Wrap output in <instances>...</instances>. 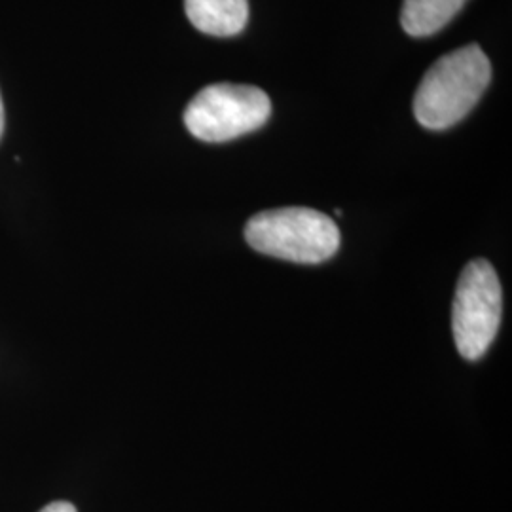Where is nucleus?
<instances>
[{
    "label": "nucleus",
    "instance_id": "4",
    "mask_svg": "<svg viewBox=\"0 0 512 512\" xmlns=\"http://www.w3.org/2000/svg\"><path fill=\"white\" fill-rule=\"evenodd\" d=\"M503 294L494 266L471 260L459 277L452 310V330L459 355L467 361L480 359L497 336L501 325Z\"/></svg>",
    "mask_w": 512,
    "mask_h": 512
},
{
    "label": "nucleus",
    "instance_id": "2",
    "mask_svg": "<svg viewBox=\"0 0 512 512\" xmlns=\"http://www.w3.org/2000/svg\"><path fill=\"white\" fill-rule=\"evenodd\" d=\"M245 239L262 255L296 264H321L340 249L336 222L308 207L256 213L245 226Z\"/></svg>",
    "mask_w": 512,
    "mask_h": 512
},
{
    "label": "nucleus",
    "instance_id": "6",
    "mask_svg": "<svg viewBox=\"0 0 512 512\" xmlns=\"http://www.w3.org/2000/svg\"><path fill=\"white\" fill-rule=\"evenodd\" d=\"M467 0H404L401 10L403 29L410 37L423 38L439 33Z\"/></svg>",
    "mask_w": 512,
    "mask_h": 512
},
{
    "label": "nucleus",
    "instance_id": "8",
    "mask_svg": "<svg viewBox=\"0 0 512 512\" xmlns=\"http://www.w3.org/2000/svg\"><path fill=\"white\" fill-rule=\"evenodd\" d=\"M4 133V105H2V95H0V137Z\"/></svg>",
    "mask_w": 512,
    "mask_h": 512
},
{
    "label": "nucleus",
    "instance_id": "1",
    "mask_svg": "<svg viewBox=\"0 0 512 512\" xmlns=\"http://www.w3.org/2000/svg\"><path fill=\"white\" fill-rule=\"evenodd\" d=\"M492 63L478 44L442 55L425 73L414 97V116L423 128H452L475 109L490 86Z\"/></svg>",
    "mask_w": 512,
    "mask_h": 512
},
{
    "label": "nucleus",
    "instance_id": "7",
    "mask_svg": "<svg viewBox=\"0 0 512 512\" xmlns=\"http://www.w3.org/2000/svg\"><path fill=\"white\" fill-rule=\"evenodd\" d=\"M40 512H76V507L69 501H54V503L46 505Z\"/></svg>",
    "mask_w": 512,
    "mask_h": 512
},
{
    "label": "nucleus",
    "instance_id": "3",
    "mask_svg": "<svg viewBox=\"0 0 512 512\" xmlns=\"http://www.w3.org/2000/svg\"><path fill=\"white\" fill-rule=\"evenodd\" d=\"M272 101L255 86L213 84L203 88L184 110V126L200 141L226 143L262 128Z\"/></svg>",
    "mask_w": 512,
    "mask_h": 512
},
{
    "label": "nucleus",
    "instance_id": "5",
    "mask_svg": "<svg viewBox=\"0 0 512 512\" xmlns=\"http://www.w3.org/2000/svg\"><path fill=\"white\" fill-rule=\"evenodd\" d=\"M190 23L211 37L239 35L249 21L247 0H184Z\"/></svg>",
    "mask_w": 512,
    "mask_h": 512
}]
</instances>
